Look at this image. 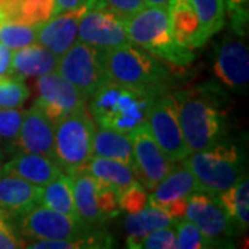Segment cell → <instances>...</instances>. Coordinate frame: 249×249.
Segmentation results:
<instances>
[{
    "instance_id": "1",
    "label": "cell",
    "mask_w": 249,
    "mask_h": 249,
    "mask_svg": "<svg viewBox=\"0 0 249 249\" xmlns=\"http://www.w3.org/2000/svg\"><path fill=\"white\" fill-rule=\"evenodd\" d=\"M88 100L90 116L100 127L130 134L147 122L155 97L108 78Z\"/></svg>"
},
{
    "instance_id": "2",
    "label": "cell",
    "mask_w": 249,
    "mask_h": 249,
    "mask_svg": "<svg viewBox=\"0 0 249 249\" xmlns=\"http://www.w3.org/2000/svg\"><path fill=\"white\" fill-rule=\"evenodd\" d=\"M180 126L190 152L201 151L227 139V122L219 103L205 89L173 93Z\"/></svg>"
},
{
    "instance_id": "3",
    "label": "cell",
    "mask_w": 249,
    "mask_h": 249,
    "mask_svg": "<svg viewBox=\"0 0 249 249\" xmlns=\"http://www.w3.org/2000/svg\"><path fill=\"white\" fill-rule=\"evenodd\" d=\"M108 78L154 97L166 93L173 80L169 68L140 46L130 45L106 50Z\"/></svg>"
},
{
    "instance_id": "4",
    "label": "cell",
    "mask_w": 249,
    "mask_h": 249,
    "mask_svg": "<svg viewBox=\"0 0 249 249\" xmlns=\"http://www.w3.org/2000/svg\"><path fill=\"white\" fill-rule=\"evenodd\" d=\"M126 32L134 45L175 67H187L196 60L191 49L178 43L172 34L168 7L144 6L124 18Z\"/></svg>"
},
{
    "instance_id": "5",
    "label": "cell",
    "mask_w": 249,
    "mask_h": 249,
    "mask_svg": "<svg viewBox=\"0 0 249 249\" xmlns=\"http://www.w3.org/2000/svg\"><path fill=\"white\" fill-rule=\"evenodd\" d=\"M181 162L193 172L201 190L214 196L247 175L244 154L227 139L201 151L190 152Z\"/></svg>"
},
{
    "instance_id": "6",
    "label": "cell",
    "mask_w": 249,
    "mask_h": 249,
    "mask_svg": "<svg viewBox=\"0 0 249 249\" xmlns=\"http://www.w3.org/2000/svg\"><path fill=\"white\" fill-rule=\"evenodd\" d=\"M96 124L86 108L64 116L54 124V157L65 173L85 170L93 157Z\"/></svg>"
},
{
    "instance_id": "7",
    "label": "cell",
    "mask_w": 249,
    "mask_h": 249,
    "mask_svg": "<svg viewBox=\"0 0 249 249\" xmlns=\"http://www.w3.org/2000/svg\"><path fill=\"white\" fill-rule=\"evenodd\" d=\"M55 71L89 98L108 79L106 53L101 49L76 40L60 55Z\"/></svg>"
},
{
    "instance_id": "8",
    "label": "cell",
    "mask_w": 249,
    "mask_h": 249,
    "mask_svg": "<svg viewBox=\"0 0 249 249\" xmlns=\"http://www.w3.org/2000/svg\"><path fill=\"white\" fill-rule=\"evenodd\" d=\"M152 137L172 162L178 163L190 154L178 119V103L173 94L155 97L147 118Z\"/></svg>"
},
{
    "instance_id": "9",
    "label": "cell",
    "mask_w": 249,
    "mask_h": 249,
    "mask_svg": "<svg viewBox=\"0 0 249 249\" xmlns=\"http://www.w3.org/2000/svg\"><path fill=\"white\" fill-rule=\"evenodd\" d=\"M17 217L19 234L32 241L73 240L94 230L68 214L60 213L43 205H36Z\"/></svg>"
},
{
    "instance_id": "10",
    "label": "cell",
    "mask_w": 249,
    "mask_h": 249,
    "mask_svg": "<svg viewBox=\"0 0 249 249\" xmlns=\"http://www.w3.org/2000/svg\"><path fill=\"white\" fill-rule=\"evenodd\" d=\"M78 40L104 52L132 43L126 32L124 18L100 6L96 0H93L91 6L80 18Z\"/></svg>"
},
{
    "instance_id": "11",
    "label": "cell",
    "mask_w": 249,
    "mask_h": 249,
    "mask_svg": "<svg viewBox=\"0 0 249 249\" xmlns=\"http://www.w3.org/2000/svg\"><path fill=\"white\" fill-rule=\"evenodd\" d=\"M36 89L37 98L35 106L40 108L54 124L64 116L86 108L88 104V97L57 71L39 76Z\"/></svg>"
},
{
    "instance_id": "12",
    "label": "cell",
    "mask_w": 249,
    "mask_h": 249,
    "mask_svg": "<svg viewBox=\"0 0 249 249\" xmlns=\"http://www.w3.org/2000/svg\"><path fill=\"white\" fill-rule=\"evenodd\" d=\"M216 78L234 93L244 94L249 83L248 46L238 35H226L216 52Z\"/></svg>"
},
{
    "instance_id": "13",
    "label": "cell",
    "mask_w": 249,
    "mask_h": 249,
    "mask_svg": "<svg viewBox=\"0 0 249 249\" xmlns=\"http://www.w3.org/2000/svg\"><path fill=\"white\" fill-rule=\"evenodd\" d=\"M129 136L133 145L137 178L147 190H152L172 170L175 162L166 157L155 142L147 122L139 126Z\"/></svg>"
},
{
    "instance_id": "14",
    "label": "cell",
    "mask_w": 249,
    "mask_h": 249,
    "mask_svg": "<svg viewBox=\"0 0 249 249\" xmlns=\"http://www.w3.org/2000/svg\"><path fill=\"white\" fill-rule=\"evenodd\" d=\"M184 217L196 224L213 244H220L223 238L235 234V229L217 196L202 190L188 198Z\"/></svg>"
},
{
    "instance_id": "15",
    "label": "cell",
    "mask_w": 249,
    "mask_h": 249,
    "mask_svg": "<svg viewBox=\"0 0 249 249\" xmlns=\"http://www.w3.org/2000/svg\"><path fill=\"white\" fill-rule=\"evenodd\" d=\"M16 148L18 152L39 154L55 160L54 122L35 104L24 112Z\"/></svg>"
},
{
    "instance_id": "16",
    "label": "cell",
    "mask_w": 249,
    "mask_h": 249,
    "mask_svg": "<svg viewBox=\"0 0 249 249\" xmlns=\"http://www.w3.org/2000/svg\"><path fill=\"white\" fill-rule=\"evenodd\" d=\"M88 4L73 10H67L55 14L37 29V43L45 46L58 57L64 54L78 40V27L82 16L91 6Z\"/></svg>"
},
{
    "instance_id": "17",
    "label": "cell",
    "mask_w": 249,
    "mask_h": 249,
    "mask_svg": "<svg viewBox=\"0 0 249 249\" xmlns=\"http://www.w3.org/2000/svg\"><path fill=\"white\" fill-rule=\"evenodd\" d=\"M196 191H201V187L196 181L193 172L180 160V165H173V168L148 194V205L166 209L170 205L187 201Z\"/></svg>"
},
{
    "instance_id": "18",
    "label": "cell",
    "mask_w": 249,
    "mask_h": 249,
    "mask_svg": "<svg viewBox=\"0 0 249 249\" xmlns=\"http://www.w3.org/2000/svg\"><path fill=\"white\" fill-rule=\"evenodd\" d=\"M1 173L24 178L36 186L43 187L62 175L64 170L55 160L49 157L31 152H19L14 158L1 165Z\"/></svg>"
},
{
    "instance_id": "19",
    "label": "cell",
    "mask_w": 249,
    "mask_h": 249,
    "mask_svg": "<svg viewBox=\"0 0 249 249\" xmlns=\"http://www.w3.org/2000/svg\"><path fill=\"white\" fill-rule=\"evenodd\" d=\"M40 186L24 178L0 173V208L19 216L39 205Z\"/></svg>"
},
{
    "instance_id": "20",
    "label": "cell",
    "mask_w": 249,
    "mask_h": 249,
    "mask_svg": "<svg viewBox=\"0 0 249 249\" xmlns=\"http://www.w3.org/2000/svg\"><path fill=\"white\" fill-rule=\"evenodd\" d=\"M58 58L60 57L57 54L39 43L14 50L11 76L21 80L32 76L39 78L42 75L55 71L58 65Z\"/></svg>"
},
{
    "instance_id": "21",
    "label": "cell",
    "mask_w": 249,
    "mask_h": 249,
    "mask_svg": "<svg viewBox=\"0 0 249 249\" xmlns=\"http://www.w3.org/2000/svg\"><path fill=\"white\" fill-rule=\"evenodd\" d=\"M168 11L172 34L180 45L194 50L208 42L199 19L187 0H170Z\"/></svg>"
},
{
    "instance_id": "22",
    "label": "cell",
    "mask_w": 249,
    "mask_h": 249,
    "mask_svg": "<svg viewBox=\"0 0 249 249\" xmlns=\"http://www.w3.org/2000/svg\"><path fill=\"white\" fill-rule=\"evenodd\" d=\"M73 178V201L78 219L90 229H98L106 222V217L98 206L97 180L82 170Z\"/></svg>"
},
{
    "instance_id": "23",
    "label": "cell",
    "mask_w": 249,
    "mask_h": 249,
    "mask_svg": "<svg viewBox=\"0 0 249 249\" xmlns=\"http://www.w3.org/2000/svg\"><path fill=\"white\" fill-rule=\"evenodd\" d=\"M0 10L4 21L37 28L58 14L54 0H4L0 3Z\"/></svg>"
},
{
    "instance_id": "24",
    "label": "cell",
    "mask_w": 249,
    "mask_h": 249,
    "mask_svg": "<svg viewBox=\"0 0 249 249\" xmlns=\"http://www.w3.org/2000/svg\"><path fill=\"white\" fill-rule=\"evenodd\" d=\"M93 157L124 162L137 175L134 160L133 145L129 134L121 133L112 129L98 127L93 136Z\"/></svg>"
},
{
    "instance_id": "25",
    "label": "cell",
    "mask_w": 249,
    "mask_h": 249,
    "mask_svg": "<svg viewBox=\"0 0 249 249\" xmlns=\"http://www.w3.org/2000/svg\"><path fill=\"white\" fill-rule=\"evenodd\" d=\"M175 226V220L163 209L154 205H147L144 209L129 213L124 220V230L127 234V247L139 248L140 242L150 232L162 227Z\"/></svg>"
},
{
    "instance_id": "26",
    "label": "cell",
    "mask_w": 249,
    "mask_h": 249,
    "mask_svg": "<svg viewBox=\"0 0 249 249\" xmlns=\"http://www.w3.org/2000/svg\"><path fill=\"white\" fill-rule=\"evenodd\" d=\"M85 172H88L90 176H93L98 181L115 190L118 196L127 187L132 186L136 180H139L136 172L126 163L100 157H91V160L85 168Z\"/></svg>"
},
{
    "instance_id": "27",
    "label": "cell",
    "mask_w": 249,
    "mask_h": 249,
    "mask_svg": "<svg viewBox=\"0 0 249 249\" xmlns=\"http://www.w3.org/2000/svg\"><path fill=\"white\" fill-rule=\"evenodd\" d=\"M235 231H245L249 226V178L245 175L234 186L217 194Z\"/></svg>"
},
{
    "instance_id": "28",
    "label": "cell",
    "mask_w": 249,
    "mask_h": 249,
    "mask_svg": "<svg viewBox=\"0 0 249 249\" xmlns=\"http://www.w3.org/2000/svg\"><path fill=\"white\" fill-rule=\"evenodd\" d=\"M39 205L50 208L60 213L68 214L78 219L75 201H73V178L68 173H62L57 178L52 180L40 188ZM80 222V220H79Z\"/></svg>"
},
{
    "instance_id": "29",
    "label": "cell",
    "mask_w": 249,
    "mask_h": 249,
    "mask_svg": "<svg viewBox=\"0 0 249 249\" xmlns=\"http://www.w3.org/2000/svg\"><path fill=\"white\" fill-rule=\"evenodd\" d=\"M187 3L199 19L208 40L222 31L226 24L224 0H187Z\"/></svg>"
},
{
    "instance_id": "30",
    "label": "cell",
    "mask_w": 249,
    "mask_h": 249,
    "mask_svg": "<svg viewBox=\"0 0 249 249\" xmlns=\"http://www.w3.org/2000/svg\"><path fill=\"white\" fill-rule=\"evenodd\" d=\"M109 247H112V241L108 234L100 231V227L73 240H37L25 245V248L31 249H96Z\"/></svg>"
},
{
    "instance_id": "31",
    "label": "cell",
    "mask_w": 249,
    "mask_h": 249,
    "mask_svg": "<svg viewBox=\"0 0 249 249\" xmlns=\"http://www.w3.org/2000/svg\"><path fill=\"white\" fill-rule=\"evenodd\" d=\"M37 27L19 24L16 21H3L0 24V43L11 50H18L37 43Z\"/></svg>"
},
{
    "instance_id": "32",
    "label": "cell",
    "mask_w": 249,
    "mask_h": 249,
    "mask_svg": "<svg viewBox=\"0 0 249 249\" xmlns=\"http://www.w3.org/2000/svg\"><path fill=\"white\" fill-rule=\"evenodd\" d=\"M24 112L21 108L0 107V145L4 154L17 151L16 144Z\"/></svg>"
},
{
    "instance_id": "33",
    "label": "cell",
    "mask_w": 249,
    "mask_h": 249,
    "mask_svg": "<svg viewBox=\"0 0 249 249\" xmlns=\"http://www.w3.org/2000/svg\"><path fill=\"white\" fill-rule=\"evenodd\" d=\"M173 227L178 249H208L214 247L213 242L198 229V226L186 217L176 220Z\"/></svg>"
},
{
    "instance_id": "34",
    "label": "cell",
    "mask_w": 249,
    "mask_h": 249,
    "mask_svg": "<svg viewBox=\"0 0 249 249\" xmlns=\"http://www.w3.org/2000/svg\"><path fill=\"white\" fill-rule=\"evenodd\" d=\"M31 96L28 86L21 79L0 78V107L21 108Z\"/></svg>"
},
{
    "instance_id": "35",
    "label": "cell",
    "mask_w": 249,
    "mask_h": 249,
    "mask_svg": "<svg viewBox=\"0 0 249 249\" xmlns=\"http://www.w3.org/2000/svg\"><path fill=\"white\" fill-rule=\"evenodd\" d=\"M121 211L127 213H136L148 205V191L142 183L136 180L130 187H127L118 196Z\"/></svg>"
},
{
    "instance_id": "36",
    "label": "cell",
    "mask_w": 249,
    "mask_h": 249,
    "mask_svg": "<svg viewBox=\"0 0 249 249\" xmlns=\"http://www.w3.org/2000/svg\"><path fill=\"white\" fill-rule=\"evenodd\" d=\"M226 13L230 17L232 34L247 36L249 21V0H224Z\"/></svg>"
},
{
    "instance_id": "37",
    "label": "cell",
    "mask_w": 249,
    "mask_h": 249,
    "mask_svg": "<svg viewBox=\"0 0 249 249\" xmlns=\"http://www.w3.org/2000/svg\"><path fill=\"white\" fill-rule=\"evenodd\" d=\"M16 226L11 223V214L0 208V249L25 248Z\"/></svg>"
},
{
    "instance_id": "38",
    "label": "cell",
    "mask_w": 249,
    "mask_h": 249,
    "mask_svg": "<svg viewBox=\"0 0 249 249\" xmlns=\"http://www.w3.org/2000/svg\"><path fill=\"white\" fill-rule=\"evenodd\" d=\"M142 249H176L175 227H162L144 237L139 245Z\"/></svg>"
},
{
    "instance_id": "39",
    "label": "cell",
    "mask_w": 249,
    "mask_h": 249,
    "mask_svg": "<svg viewBox=\"0 0 249 249\" xmlns=\"http://www.w3.org/2000/svg\"><path fill=\"white\" fill-rule=\"evenodd\" d=\"M96 3L115 13L124 19L136 14L145 6L144 0H96Z\"/></svg>"
},
{
    "instance_id": "40",
    "label": "cell",
    "mask_w": 249,
    "mask_h": 249,
    "mask_svg": "<svg viewBox=\"0 0 249 249\" xmlns=\"http://www.w3.org/2000/svg\"><path fill=\"white\" fill-rule=\"evenodd\" d=\"M13 53L6 45L0 43V78L11 76V64H13Z\"/></svg>"
},
{
    "instance_id": "41",
    "label": "cell",
    "mask_w": 249,
    "mask_h": 249,
    "mask_svg": "<svg viewBox=\"0 0 249 249\" xmlns=\"http://www.w3.org/2000/svg\"><path fill=\"white\" fill-rule=\"evenodd\" d=\"M55 4H57V9L58 13L61 11H67V10H73L82 7L85 4H88L90 0H54Z\"/></svg>"
},
{
    "instance_id": "42",
    "label": "cell",
    "mask_w": 249,
    "mask_h": 249,
    "mask_svg": "<svg viewBox=\"0 0 249 249\" xmlns=\"http://www.w3.org/2000/svg\"><path fill=\"white\" fill-rule=\"evenodd\" d=\"M170 0H144L145 6H158V7H168Z\"/></svg>"
},
{
    "instance_id": "43",
    "label": "cell",
    "mask_w": 249,
    "mask_h": 249,
    "mask_svg": "<svg viewBox=\"0 0 249 249\" xmlns=\"http://www.w3.org/2000/svg\"><path fill=\"white\" fill-rule=\"evenodd\" d=\"M4 155H6V154H4L3 148H1V145H0V163H1V162H3V160H4Z\"/></svg>"
},
{
    "instance_id": "44",
    "label": "cell",
    "mask_w": 249,
    "mask_h": 249,
    "mask_svg": "<svg viewBox=\"0 0 249 249\" xmlns=\"http://www.w3.org/2000/svg\"><path fill=\"white\" fill-rule=\"evenodd\" d=\"M4 21V17H3V14H1V10H0V24Z\"/></svg>"
},
{
    "instance_id": "45",
    "label": "cell",
    "mask_w": 249,
    "mask_h": 249,
    "mask_svg": "<svg viewBox=\"0 0 249 249\" xmlns=\"http://www.w3.org/2000/svg\"><path fill=\"white\" fill-rule=\"evenodd\" d=\"M0 173H1V168H0Z\"/></svg>"
}]
</instances>
